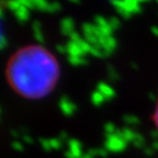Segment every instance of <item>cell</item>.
Returning <instances> with one entry per match:
<instances>
[{
	"label": "cell",
	"instance_id": "8992f818",
	"mask_svg": "<svg viewBox=\"0 0 158 158\" xmlns=\"http://www.w3.org/2000/svg\"><path fill=\"white\" fill-rule=\"evenodd\" d=\"M67 53L69 56H77V57H84V53L79 47V44L76 42H70L67 44Z\"/></svg>",
	"mask_w": 158,
	"mask_h": 158
},
{
	"label": "cell",
	"instance_id": "8fae6325",
	"mask_svg": "<svg viewBox=\"0 0 158 158\" xmlns=\"http://www.w3.org/2000/svg\"><path fill=\"white\" fill-rule=\"evenodd\" d=\"M104 100H106V98H104V96L101 94V92L94 91V94H92L91 101H92V103H94V106H100L101 103H103Z\"/></svg>",
	"mask_w": 158,
	"mask_h": 158
},
{
	"label": "cell",
	"instance_id": "7c38bea8",
	"mask_svg": "<svg viewBox=\"0 0 158 158\" xmlns=\"http://www.w3.org/2000/svg\"><path fill=\"white\" fill-rule=\"evenodd\" d=\"M68 62L72 65H82L86 63V59L84 57H77V56H69Z\"/></svg>",
	"mask_w": 158,
	"mask_h": 158
},
{
	"label": "cell",
	"instance_id": "4fadbf2b",
	"mask_svg": "<svg viewBox=\"0 0 158 158\" xmlns=\"http://www.w3.org/2000/svg\"><path fill=\"white\" fill-rule=\"evenodd\" d=\"M49 144H51L52 149H59L62 147L63 142L59 138H52V139H49Z\"/></svg>",
	"mask_w": 158,
	"mask_h": 158
},
{
	"label": "cell",
	"instance_id": "cb8c5ba5",
	"mask_svg": "<svg viewBox=\"0 0 158 158\" xmlns=\"http://www.w3.org/2000/svg\"><path fill=\"white\" fill-rule=\"evenodd\" d=\"M11 136H13V137L15 138H18L20 136V133H19V131H17V130H12V131H11Z\"/></svg>",
	"mask_w": 158,
	"mask_h": 158
},
{
	"label": "cell",
	"instance_id": "d6986e66",
	"mask_svg": "<svg viewBox=\"0 0 158 158\" xmlns=\"http://www.w3.org/2000/svg\"><path fill=\"white\" fill-rule=\"evenodd\" d=\"M11 146H12L13 149L17 151V152H22L23 151V145L20 143L19 141H13L12 144H11Z\"/></svg>",
	"mask_w": 158,
	"mask_h": 158
},
{
	"label": "cell",
	"instance_id": "ac0fdd59",
	"mask_svg": "<svg viewBox=\"0 0 158 158\" xmlns=\"http://www.w3.org/2000/svg\"><path fill=\"white\" fill-rule=\"evenodd\" d=\"M62 9V6L58 2H53L51 3V8H49V12H58Z\"/></svg>",
	"mask_w": 158,
	"mask_h": 158
},
{
	"label": "cell",
	"instance_id": "2e32d148",
	"mask_svg": "<svg viewBox=\"0 0 158 158\" xmlns=\"http://www.w3.org/2000/svg\"><path fill=\"white\" fill-rule=\"evenodd\" d=\"M7 7L9 8L10 10H12V11H17L20 7H21V3H20V0L19 1H9L7 2Z\"/></svg>",
	"mask_w": 158,
	"mask_h": 158
},
{
	"label": "cell",
	"instance_id": "44dd1931",
	"mask_svg": "<svg viewBox=\"0 0 158 158\" xmlns=\"http://www.w3.org/2000/svg\"><path fill=\"white\" fill-rule=\"evenodd\" d=\"M22 139L24 141V143H27V144H32L33 143V138L31 137L29 134H23Z\"/></svg>",
	"mask_w": 158,
	"mask_h": 158
},
{
	"label": "cell",
	"instance_id": "e0dca14e",
	"mask_svg": "<svg viewBox=\"0 0 158 158\" xmlns=\"http://www.w3.org/2000/svg\"><path fill=\"white\" fill-rule=\"evenodd\" d=\"M115 126L113 125V124H111V123H108L106 125V132L108 133V136H110V135H113V134H115L116 132H115Z\"/></svg>",
	"mask_w": 158,
	"mask_h": 158
},
{
	"label": "cell",
	"instance_id": "83f0119b",
	"mask_svg": "<svg viewBox=\"0 0 158 158\" xmlns=\"http://www.w3.org/2000/svg\"><path fill=\"white\" fill-rule=\"evenodd\" d=\"M0 118H1V109H0Z\"/></svg>",
	"mask_w": 158,
	"mask_h": 158
},
{
	"label": "cell",
	"instance_id": "3957f363",
	"mask_svg": "<svg viewBox=\"0 0 158 158\" xmlns=\"http://www.w3.org/2000/svg\"><path fill=\"white\" fill-rule=\"evenodd\" d=\"M59 108L64 112L65 115H72L75 112V110H76L75 103H73L70 100H68L67 97H63V98L59 100Z\"/></svg>",
	"mask_w": 158,
	"mask_h": 158
},
{
	"label": "cell",
	"instance_id": "9a60e30c",
	"mask_svg": "<svg viewBox=\"0 0 158 158\" xmlns=\"http://www.w3.org/2000/svg\"><path fill=\"white\" fill-rule=\"evenodd\" d=\"M20 3H21V6H23V7L27 8L29 10L35 9L34 0H20Z\"/></svg>",
	"mask_w": 158,
	"mask_h": 158
},
{
	"label": "cell",
	"instance_id": "5b68a950",
	"mask_svg": "<svg viewBox=\"0 0 158 158\" xmlns=\"http://www.w3.org/2000/svg\"><path fill=\"white\" fill-rule=\"evenodd\" d=\"M62 33L64 35H69L74 32V21L72 18H65L62 20Z\"/></svg>",
	"mask_w": 158,
	"mask_h": 158
},
{
	"label": "cell",
	"instance_id": "9c48e42d",
	"mask_svg": "<svg viewBox=\"0 0 158 158\" xmlns=\"http://www.w3.org/2000/svg\"><path fill=\"white\" fill-rule=\"evenodd\" d=\"M98 91L101 92L106 99H110L111 97H113V94H114L113 89H112L110 86H108V85H106V84H100V85H99V86H98Z\"/></svg>",
	"mask_w": 158,
	"mask_h": 158
},
{
	"label": "cell",
	"instance_id": "603a6c76",
	"mask_svg": "<svg viewBox=\"0 0 158 158\" xmlns=\"http://www.w3.org/2000/svg\"><path fill=\"white\" fill-rule=\"evenodd\" d=\"M59 139H60V141H65V139H66L67 138V134H66V132H60V134H59Z\"/></svg>",
	"mask_w": 158,
	"mask_h": 158
},
{
	"label": "cell",
	"instance_id": "484cf974",
	"mask_svg": "<svg viewBox=\"0 0 158 158\" xmlns=\"http://www.w3.org/2000/svg\"><path fill=\"white\" fill-rule=\"evenodd\" d=\"M3 18V10H2V7L0 6V19Z\"/></svg>",
	"mask_w": 158,
	"mask_h": 158
},
{
	"label": "cell",
	"instance_id": "30bf717a",
	"mask_svg": "<svg viewBox=\"0 0 158 158\" xmlns=\"http://www.w3.org/2000/svg\"><path fill=\"white\" fill-rule=\"evenodd\" d=\"M34 6L35 9L40 10V11H46L49 12V8H51V3L44 0H34Z\"/></svg>",
	"mask_w": 158,
	"mask_h": 158
},
{
	"label": "cell",
	"instance_id": "7402d4cb",
	"mask_svg": "<svg viewBox=\"0 0 158 158\" xmlns=\"http://www.w3.org/2000/svg\"><path fill=\"white\" fill-rule=\"evenodd\" d=\"M6 46H7V40H6L5 36L0 35V51L5 48Z\"/></svg>",
	"mask_w": 158,
	"mask_h": 158
},
{
	"label": "cell",
	"instance_id": "6da1fadb",
	"mask_svg": "<svg viewBox=\"0 0 158 158\" xmlns=\"http://www.w3.org/2000/svg\"><path fill=\"white\" fill-rule=\"evenodd\" d=\"M125 145H126V142L124 141L123 138L118 135V133H115V134H113V135L108 136V141H106V147L109 151L118 152V151H122V149L125 147Z\"/></svg>",
	"mask_w": 158,
	"mask_h": 158
},
{
	"label": "cell",
	"instance_id": "ba28073f",
	"mask_svg": "<svg viewBox=\"0 0 158 158\" xmlns=\"http://www.w3.org/2000/svg\"><path fill=\"white\" fill-rule=\"evenodd\" d=\"M15 13V18L19 20L20 22H24V21H27V20H29V17H30L29 9L23 7V6H21Z\"/></svg>",
	"mask_w": 158,
	"mask_h": 158
},
{
	"label": "cell",
	"instance_id": "5bb4252c",
	"mask_svg": "<svg viewBox=\"0 0 158 158\" xmlns=\"http://www.w3.org/2000/svg\"><path fill=\"white\" fill-rule=\"evenodd\" d=\"M40 143L41 146L44 149L45 152L52 151V147H51V144H49V139H45V138H40Z\"/></svg>",
	"mask_w": 158,
	"mask_h": 158
},
{
	"label": "cell",
	"instance_id": "277c9868",
	"mask_svg": "<svg viewBox=\"0 0 158 158\" xmlns=\"http://www.w3.org/2000/svg\"><path fill=\"white\" fill-rule=\"evenodd\" d=\"M68 146H69V149L68 151L73 154L75 158H80L84 154H82L81 151V144L80 142L77 141V139H69L68 141Z\"/></svg>",
	"mask_w": 158,
	"mask_h": 158
},
{
	"label": "cell",
	"instance_id": "ffe728a7",
	"mask_svg": "<svg viewBox=\"0 0 158 158\" xmlns=\"http://www.w3.org/2000/svg\"><path fill=\"white\" fill-rule=\"evenodd\" d=\"M56 51L59 54H66L67 53V46H63L62 44H58L56 46Z\"/></svg>",
	"mask_w": 158,
	"mask_h": 158
},
{
	"label": "cell",
	"instance_id": "52a82bcc",
	"mask_svg": "<svg viewBox=\"0 0 158 158\" xmlns=\"http://www.w3.org/2000/svg\"><path fill=\"white\" fill-rule=\"evenodd\" d=\"M33 32H34V37L37 42L40 43L45 42L44 35H43L42 31H41V23L37 20H35L34 22H33Z\"/></svg>",
	"mask_w": 158,
	"mask_h": 158
},
{
	"label": "cell",
	"instance_id": "7a4b0ae2",
	"mask_svg": "<svg viewBox=\"0 0 158 158\" xmlns=\"http://www.w3.org/2000/svg\"><path fill=\"white\" fill-rule=\"evenodd\" d=\"M116 9L124 15H131L139 10V6L135 1H125V2H115Z\"/></svg>",
	"mask_w": 158,
	"mask_h": 158
},
{
	"label": "cell",
	"instance_id": "d4e9b609",
	"mask_svg": "<svg viewBox=\"0 0 158 158\" xmlns=\"http://www.w3.org/2000/svg\"><path fill=\"white\" fill-rule=\"evenodd\" d=\"M80 158H94V157H92L91 155H89V154L87 153V154H84V155H82Z\"/></svg>",
	"mask_w": 158,
	"mask_h": 158
},
{
	"label": "cell",
	"instance_id": "4316f807",
	"mask_svg": "<svg viewBox=\"0 0 158 158\" xmlns=\"http://www.w3.org/2000/svg\"><path fill=\"white\" fill-rule=\"evenodd\" d=\"M156 122H157V126H158V108H157V111H156Z\"/></svg>",
	"mask_w": 158,
	"mask_h": 158
}]
</instances>
